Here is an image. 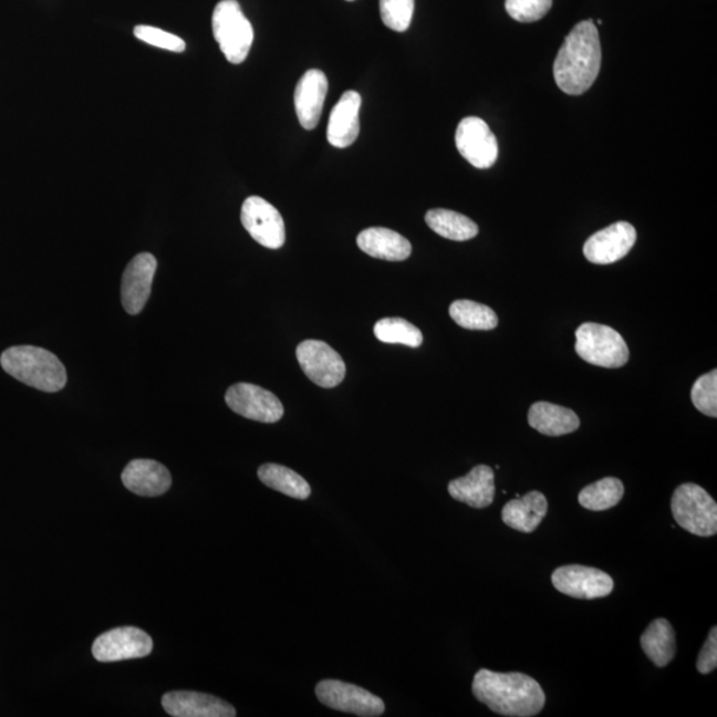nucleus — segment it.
<instances>
[{
  "mask_svg": "<svg viewBox=\"0 0 717 717\" xmlns=\"http://www.w3.org/2000/svg\"><path fill=\"white\" fill-rule=\"evenodd\" d=\"M471 690L478 702L501 716H537L547 703L540 683L521 673L501 674L482 668L475 675Z\"/></svg>",
  "mask_w": 717,
  "mask_h": 717,
  "instance_id": "obj_1",
  "label": "nucleus"
},
{
  "mask_svg": "<svg viewBox=\"0 0 717 717\" xmlns=\"http://www.w3.org/2000/svg\"><path fill=\"white\" fill-rule=\"evenodd\" d=\"M600 33L593 19L578 23L558 52L554 63L555 83L568 95H582L594 84L601 70Z\"/></svg>",
  "mask_w": 717,
  "mask_h": 717,
  "instance_id": "obj_2",
  "label": "nucleus"
},
{
  "mask_svg": "<svg viewBox=\"0 0 717 717\" xmlns=\"http://www.w3.org/2000/svg\"><path fill=\"white\" fill-rule=\"evenodd\" d=\"M0 364L7 374L39 391L53 394L62 391L66 384L64 364L44 349L17 345L3 352Z\"/></svg>",
  "mask_w": 717,
  "mask_h": 717,
  "instance_id": "obj_3",
  "label": "nucleus"
},
{
  "mask_svg": "<svg viewBox=\"0 0 717 717\" xmlns=\"http://www.w3.org/2000/svg\"><path fill=\"white\" fill-rule=\"evenodd\" d=\"M212 35L226 59L231 64H241L248 58L254 30L245 17L237 0H221L211 18Z\"/></svg>",
  "mask_w": 717,
  "mask_h": 717,
  "instance_id": "obj_4",
  "label": "nucleus"
},
{
  "mask_svg": "<svg viewBox=\"0 0 717 717\" xmlns=\"http://www.w3.org/2000/svg\"><path fill=\"white\" fill-rule=\"evenodd\" d=\"M677 524L690 534L713 537L717 533V503L696 484L677 487L671 500Z\"/></svg>",
  "mask_w": 717,
  "mask_h": 717,
  "instance_id": "obj_5",
  "label": "nucleus"
},
{
  "mask_svg": "<svg viewBox=\"0 0 717 717\" xmlns=\"http://www.w3.org/2000/svg\"><path fill=\"white\" fill-rule=\"evenodd\" d=\"M575 351L584 362L604 368H620L628 362L626 342L614 329L598 323H583L575 332Z\"/></svg>",
  "mask_w": 717,
  "mask_h": 717,
  "instance_id": "obj_6",
  "label": "nucleus"
},
{
  "mask_svg": "<svg viewBox=\"0 0 717 717\" xmlns=\"http://www.w3.org/2000/svg\"><path fill=\"white\" fill-rule=\"evenodd\" d=\"M319 702L339 713L363 717L382 716L385 710L381 697L355 684L341 680H322L315 688Z\"/></svg>",
  "mask_w": 717,
  "mask_h": 717,
  "instance_id": "obj_7",
  "label": "nucleus"
},
{
  "mask_svg": "<svg viewBox=\"0 0 717 717\" xmlns=\"http://www.w3.org/2000/svg\"><path fill=\"white\" fill-rule=\"evenodd\" d=\"M297 358L305 376L322 388H334L344 381L345 364L325 342L304 341L298 345Z\"/></svg>",
  "mask_w": 717,
  "mask_h": 717,
  "instance_id": "obj_8",
  "label": "nucleus"
},
{
  "mask_svg": "<svg viewBox=\"0 0 717 717\" xmlns=\"http://www.w3.org/2000/svg\"><path fill=\"white\" fill-rule=\"evenodd\" d=\"M225 402L237 415L250 420L272 424L281 420L283 405L272 392L256 384L238 383L226 391Z\"/></svg>",
  "mask_w": 717,
  "mask_h": 717,
  "instance_id": "obj_9",
  "label": "nucleus"
},
{
  "mask_svg": "<svg viewBox=\"0 0 717 717\" xmlns=\"http://www.w3.org/2000/svg\"><path fill=\"white\" fill-rule=\"evenodd\" d=\"M241 221L246 231L263 248L277 250L284 245L285 230L281 212L262 197L246 198Z\"/></svg>",
  "mask_w": 717,
  "mask_h": 717,
  "instance_id": "obj_10",
  "label": "nucleus"
},
{
  "mask_svg": "<svg viewBox=\"0 0 717 717\" xmlns=\"http://www.w3.org/2000/svg\"><path fill=\"white\" fill-rule=\"evenodd\" d=\"M551 582L560 593L576 600H596L613 593L614 580L604 571L582 564L554 570Z\"/></svg>",
  "mask_w": 717,
  "mask_h": 717,
  "instance_id": "obj_11",
  "label": "nucleus"
},
{
  "mask_svg": "<svg viewBox=\"0 0 717 717\" xmlns=\"http://www.w3.org/2000/svg\"><path fill=\"white\" fill-rule=\"evenodd\" d=\"M460 155L477 169H488L498 158V143L489 125L480 117L461 119L456 131Z\"/></svg>",
  "mask_w": 717,
  "mask_h": 717,
  "instance_id": "obj_12",
  "label": "nucleus"
},
{
  "mask_svg": "<svg viewBox=\"0 0 717 717\" xmlns=\"http://www.w3.org/2000/svg\"><path fill=\"white\" fill-rule=\"evenodd\" d=\"M153 650L152 637L137 627H118L96 637L92 654L98 662H119L148 656Z\"/></svg>",
  "mask_w": 717,
  "mask_h": 717,
  "instance_id": "obj_13",
  "label": "nucleus"
},
{
  "mask_svg": "<svg viewBox=\"0 0 717 717\" xmlns=\"http://www.w3.org/2000/svg\"><path fill=\"white\" fill-rule=\"evenodd\" d=\"M636 242V230L628 222H616L595 232L583 246V254L595 264H610L626 257Z\"/></svg>",
  "mask_w": 717,
  "mask_h": 717,
  "instance_id": "obj_14",
  "label": "nucleus"
},
{
  "mask_svg": "<svg viewBox=\"0 0 717 717\" xmlns=\"http://www.w3.org/2000/svg\"><path fill=\"white\" fill-rule=\"evenodd\" d=\"M157 259L150 252H142L126 266L122 279V303L131 315H137L150 297Z\"/></svg>",
  "mask_w": 717,
  "mask_h": 717,
  "instance_id": "obj_15",
  "label": "nucleus"
},
{
  "mask_svg": "<svg viewBox=\"0 0 717 717\" xmlns=\"http://www.w3.org/2000/svg\"><path fill=\"white\" fill-rule=\"evenodd\" d=\"M163 707L173 717H235L236 708L219 697L172 690L163 696Z\"/></svg>",
  "mask_w": 717,
  "mask_h": 717,
  "instance_id": "obj_16",
  "label": "nucleus"
},
{
  "mask_svg": "<svg viewBox=\"0 0 717 717\" xmlns=\"http://www.w3.org/2000/svg\"><path fill=\"white\" fill-rule=\"evenodd\" d=\"M329 80L321 70H309L299 80L294 93L295 112L305 131L316 128L321 119Z\"/></svg>",
  "mask_w": 717,
  "mask_h": 717,
  "instance_id": "obj_17",
  "label": "nucleus"
},
{
  "mask_svg": "<svg viewBox=\"0 0 717 717\" xmlns=\"http://www.w3.org/2000/svg\"><path fill=\"white\" fill-rule=\"evenodd\" d=\"M361 106L362 96L356 91H347L332 108L328 139L335 148H349L356 142L361 132Z\"/></svg>",
  "mask_w": 717,
  "mask_h": 717,
  "instance_id": "obj_18",
  "label": "nucleus"
},
{
  "mask_svg": "<svg viewBox=\"0 0 717 717\" xmlns=\"http://www.w3.org/2000/svg\"><path fill=\"white\" fill-rule=\"evenodd\" d=\"M123 484L132 493L143 497H157L166 493L172 487V476L165 465L146 458H137L126 465Z\"/></svg>",
  "mask_w": 717,
  "mask_h": 717,
  "instance_id": "obj_19",
  "label": "nucleus"
},
{
  "mask_svg": "<svg viewBox=\"0 0 717 717\" xmlns=\"http://www.w3.org/2000/svg\"><path fill=\"white\" fill-rule=\"evenodd\" d=\"M448 491L456 501L467 503L470 508H488L496 495L495 471L488 465H477L467 476L451 480Z\"/></svg>",
  "mask_w": 717,
  "mask_h": 717,
  "instance_id": "obj_20",
  "label": "nucleus"
},
{
  "mask_svg": "<svg viewBox=\"0 0 717 717\" xmlns=\"http://www.w3.org/2000/svg\"><path fill=\"white\" fill-rule=\"evenodd\" d=\"M356 243L365 254L383 261L402 262L409 258L412 245L398 232L385 228L365 229L357 236Z\"/></svg>",
  "mask_w": 717,
  "mask_h": 717,
  "instance_id": "obj_21",
  "label": "nucleus"
},
{
  "mask_svg": "<svg viewBox=\"0 0 717 717\" xmlns=\"http://www.w3.org/2000/svg\"><path fill=\"white\" fill-rule=\"evenodd\" d=\"M549 503L541 491L533 490L509 501L502 509V521L521 533H533L548 515Z\"/></svg>",
  "mask_w": 717,
  "mask_h": 717,
  "instance_id": "obj_22",
  "label": "nucleus"
},
{
  "mask_svg": "<svg viewBox=\"0 0 717 717\" xmlns=\"http://www.w3.org/2000/svg\"><path fill=\"white\" fill-rule=\"evenodd\" d=\"M528 420L531 428L553 437L573 434L581 425L574 411L548 402L531 405Z\"/></svg>",
  "mask_w": 717,
  "mask_h": 717,
  "instance_id": "obj_23",
  "label": "nucleus"
},
{
  "mask_svg": "<svg viewBox=\"0 0 717 717\" xmlns=\"http://www.w3.org/2000/svg\"><path fill=\"white\" fill-rule=\"evenodd\" d=\"M641 646L655 666L666 667L673 662L676 654V635L673 624L664 617L651 622L641 637Z\"/></svg>",
  "mask_w": 717,
  "mask_h": 717,
  "instance_id": "obj_24",
  "label": "nucleus"
},
{
  "mask_svg": "<svg viewBox=\"0 0 717 717\" xmlns=\"http://www.w3.org/2000/svg\"><path fill=\"white\" fill-rule=\"evenodd\" d=\"M425 222L436 235L450 241H469L478 235V226L467 216L447 209H432L425 215Z\"/></svg>",
  "mask_w": 717,
  "mask_h": 717,
  "instance_id": "obj_25",
  "label": "nucleus"
},
{
  "mask_svg": "<svg viewBox=\"0 0 717 717\" xmlns=\"http://www.w3.org/2000/svg\"><path fill=\"white\" fill-rule=\"evenodd\" d=\"M258 477L266 487L281 491L285 496L297 498V500H308L311 496L309 482L297 471L283 467V465L264 464L259 467Z\"/></svg>",
  "mask_w": 717,
  "mask_h": 717,
  "instance_id": "obj_26",
  "label": "nucleus"
},
{
  "mask_svg": "<svg viewBox=\"0 0 717 717\" xmlns=\"http://www.w3.org/2000/svg\"><path fill=\"white\" fill-rule=\"evenodd\" d=\"M624 495V485L620 478L606 477L588 485L578 496L581 507L593 511H603L616 507Z\"/></svg>",
  "mask_w": 717,
  "mask_h": 717,
  "instance_id": "obj_27",
  "label": "nucleus"
},
{
  "mask_svg": "<svg viewBox=\"0 0 717 717\" xmlns=\"http://www.w3.org/2000/svg\"><path fill=\"white\" fill-rule=\"evenodd\" d=\"M449 315L463 329L489 331L497 328L496 312L488 305L474 301H456L450 304Z\"/></svg>",
  "mask_w": 717,
  "mask_h": 717,
  "instance_id": "obj_28",
  "label": "nucleus"
},
{
  "mask_svg": "<svg viewBox=\"0 0 717 717\" xmlns=\"http://www.w3.org/2000/svg\"><path fill=\"white\" fill-rule=\"evenodd\" d=\"M374 334L378 341L388 344H404L417 349L423 344L422 331L402 318H384L375 324Z\"/></svg>",
  "mask_w": 717,
  "mask_h": 717,
  "instance_id": "obj_29",
  "label": "nucleus"
},
{
  "mask_svg": "<svg viewBox=\"0 0 717 717\" xmlns=\"http://www.w3.org/2000/svg\"><path fill=\"white\" fill-rule=\"evenodd\" d=\"M383 23L389 30L404 32L409 29L415 12V0H378Z\"/></svg>",
  "mask_w": 717,
  "mask_h": 717,
  "instance_id": "obj_30",
  "label": "nucleus"
},
{
  "mask_svg": "<svg viewBox=\"0 0 717 717\" xmlns=\"http://www.w3.org/2000/svg\"><path fill=\"white\" fill-rule=\"evenodd\" d=\"M690 398L697 411L702 414L717 416V371H710L708 374L700 376L690 389Z\"/></svg>",
  "mask_w": 717,
  "mask_h": 717,
  "instance_id": "obj_31",
  "label": "nucleus"
},
{
  "mask_svg": "<svg viewBox=\"0 0 717 717\" xmlns=\"http://www.w3.org/2000/svg\"><path fill=\"white\" fill-rule=\"evenodd\" d=\"M553 6V0H507L505 9L510 18L521 23H533L542 19Z\"/></svg>",
  "mask_w": 717,
  "mask_h": 717,
  "instance_id": "obj_32",
  "label": "nucleus"
},
{
  "mask_svg": "<svg viewBox=\"0 0 717 717\" xmlns=\"http://www.w3.org/2000/svg\"><path fill=\"white\" fill-rule=\"evenodd\" d=\"M135 37L142 42L157 46V49L170 51V52H184L186 44L184 40L175 33L157 29L153 25L139 24L136 27Z\"/></svg>",
  "mask_w": 717,
  "mask_h": 717,
  "instance_id": "obj_33",
  "label": "nucleus"
},
{
  "mask_svg": "<svg viewBox=\"0 0 717 717\" xmlns=\"http://www.w3.org/2000/svg\"><path fill=\"white\" fill-rule=\"evenodd\" d=\"M717 666V628L713 627L709 631L708 640L704 643L699 657H697V671L700 674L707 675L713 673Z\"/></svg>",
  "mask_w": 717,
  "mask_h": 717,
  "instance_id": "obj_34",
  "label": "nucleus"
},
{
  "mask_svg": "<svg viewBox=\"0 0 717 717\" xmlns=\"http://www.w3.org/2000/svg\"><path fill=\"white\" fill-rule=\"evenodd\" d=\"M349 2H352V0H349Z\"/></svg>",
  "mask_w": 717,
  "mask_h": 717,
  "instance_id": "obj_35",
  "label": "nucleus"
}]
</instances>
